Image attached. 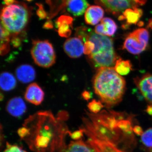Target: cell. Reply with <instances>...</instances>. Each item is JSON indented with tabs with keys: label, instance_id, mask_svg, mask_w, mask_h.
Instances as JSON below:
<instances>
[{
	"label": "cell",
	"instance_id": "obj_1",
	"mask_svg": "<svg viewBox=\"0 0 152 152\" xmlns=\"http://www.w3.org/2000/svg\"><path fill=\"white\" fill-rule=\"evenodd\" d=\"M61 118L50 111L38 112L25 121L27 130L23 140L34 152H61L66 148V136L69 134Z\"/></svg>",
	"mask_w": 152,
	"mask_h": 152
},
{
	"label": "cell",
	"instance_id": "obj_2",
	"mask_svg": "<svg viewBox=\"0 0 152 152\" xmlns=\"http://www.w3.org/2000/svg\"><path fill=\"white\" fill-rule=\"evenodd\" d=\"M81 129L99 152H127L121 148V140L129 134L117 125L91 118L83 120Z\"/></svg>",
	"mask_w": 152,
	"mask_h": 152
},
{
	"label": "cell",
	"instance_id": "obj_3",
	"mask_svg": "<svg viewBox=\"0 0 152 152\" xmlns=\"http://www.w3.org/2000/svg\"><path fill=\"white\" fill-rule=\"evenodd\" d=\"M93 87L102 102L111 107L121 101L126 89V81L113 68H102L98 69L95 75Z\"/></svg>",
	"mask_w": 152,
	"mask_h": 152
},
{
	"label": "cell",
	"instance_id": "obj_4",
	"mask_svg": "<svg viewBox=\"0 0 152 152\" xmlns=\"http://www.w3.org/2000/svg\"><path fill=\"white\" fill-rule=\"evenodd\" d=\"M88 40L95 45L94 50L88 57L95 68L99 69L112 67L117 58L113 39L107 36L98 34L89 30L87 37V40Z\"/></svg>",
	"mask_w": 152,
	"mask_h": 152
},
{
	"label": "cell",
	"instance_id": "obj_5",
	"mask_svg": "<svg viewBox=\"0 0 152 152\" xmlns=\"http://www.w3.org/2000/svg\"><path fill=\"white\" fill-rule=\"evenodd\" d=\"M29 18V11L27 6L16 1L13 4L3 7L1 12V25L11 35L16 37L24 30Z\"/></svg>",
	"mask_w": 152,
	"mask_h": 152
},
{
	"label": "cell",
	"instance_id": "obj_6",
	"mask_svg": "<svg viewBox=\"0 0 152 152\" xmlns=\"http://www.w3.org/2000/svg\"><path fill=\"white\" fill-rule=\"evenodd\" d=\"M31 54L36 64L42 67H50L56 62L53 47L48 40L33 41Z\"/></svg>",
	"mask_w": 152,
	"mask_h": 152
},
{
	"label": "cell",
	"instance_id": "obj_7",
	"mask_svg": "<svg viewBox=\"0 0 152 152\" xmlns=\"http://www.w3.org/2000/svg\"><path fill=\"white\" fill-rule=\"evenodd\" d=\"M149 39V34L146 29H137L130 33L125 39L123 48L133 54H139L145 50Z\"/></svg>",
	"mask_w": 152,
	"mask_h": 152
},
{
	"label": "cell",
	"instance_id": "obj_8",
	"mask_svg": "<svg viewBox=\"0 0 152 152\" xmlns=\"http://www.w3.org/2000/svg\"><path fill=\"white\" fill-rule=\"evenodd\" d=\"M146 1L147 0H96V2L104 7L108 13L115 15L127 9L143 6Z\"/></svg>",
	"mask_w": 152,
	"mask_h": 152
},
{
	"label": "cell",
	"instance_id": "obj_9",
	"mask_svg": "<svg viewBox=\"0 0 152 152\" xmlns=\"http://www.w3.org/2000/svg\"><path fill=\"white\" fill-rule=\"evenodd\" d=\"M81 39L77 37L69 38L64 45V51L69 57L76 58L84 53V45Z\"/></svg>",
	"mask_w": 152,
	"mask_h": 152
},
{
	"label": "cell",
	"instance_id": "obj_10",
	"mask_svg": "<svg viewBox=\"0 0 152 152\" xmlns=\"http://www.w3.org/2000/svg\"><path fill=\"white\" fill-rule=\"evenodd\" d=\"M135 82L144 97L152 104V75H145L136 79Z\"/></svg>",
	"mask_w": 152,
	"mask_h": 152
},
{
	"label": "cell",
	"instance_id": "obj_11",
	"mask_svg": "<svg viewBox=\"0 0 152 152\" xmlns=\"http://www.w3.org/2000/svg\"><path fill=\"white\" fill-rule=\"evenodd\" d=\"M44 96L43 91L36 83H33L28 86L25 94L26 100L36 105H39L42 102Z\"/></svg>",
	"mask_w": 152,
	"mask_h": 152
},
{
	"label": "cell",
	"instance_id": "obj_12",
	"mask_svg": "<svg viewBox=\"0 0 152 152\" xmlns=\"http://www.w3.org/2000/svg\"><path fill=\"white\" fill-rule=\"evenodd\" d=\"M142 15L143 11L142 9L138 8L128 9L120 15L118 20L124 22L125 24L123 27L126 28L131 25L137 23Z\"/></svg>",
	"mask_w": 152,
	"mask_h": 152
},
{
	"label": "cell",
	"instance_id": "obj_13",
	"mask_svg": "<svg viewBox=\"0 0 152 152\" xmlns=\"http://www.w3.org/2000/svg\"><path fill=\"white\" fill-rule=\"evenodd\" d=\"M104 14V9L100 6H90L85 12V21L87 24L95 26L102 20Z\"/></svg>",
	"mask_w": 152,
	"mask_h": 152
},
{
	"label": "cell",
	"instance_id": "obj_14",
	"mask_svg": "<svg viewBox=\"0 0 152 152\" xmlns=\"http://www.w3.org/2000/svg\"><path fill=\"white\" fill-rule=\"evenodd\" d=\"M6 108L10 115L14 117H19L25 113L27 108L23 100L21 97H16L9 101Z\"/></svg>",
	"mask_w": 152,
	"mask_h": 152
},
{
	"label": "cell",
	"instance_id": "obj_15",
	"mask_svg": "<svg viewBox=\"0 0 152 152\" xmlns=\"http://www.w3.org/2000/svg\"><path fill=\"white\" fill-rule=\"evenodd\" d=\"M64 152H99L96 147L88 140L74 141L67 146Z\"/></svg>",
	"mask_w": 152,
	"mask_h": 152
},
{
	"label": "cell",
	"instance_id": "obj_16",
	"mask_svg": "<svg viewBox=\"0 0 152 152\" xmlns=\"http://www.w3.org/2000/svg\"><path fill=\"white\" fill-rule=\"evenodd\" d=\"M67 10L75 17L81 16L89 7L87 0H67Z\"/></svg>",
	"mask_w": 152,
	"mask_h": 152
},
{
	"label": "cell",
	"instance_id": "obj_17",
	"mask_svg": "<svg viewBox=\"0 0 152 152\" xmlns=\"http://www.w3.org/2000/svg\"><path fill=\"white\" fill-rule=\"evenodd\" d=\"M73 19L71 17L62 15L60 17L56 22V26L58 28V32L61 37H68L71 35Z\"/></svg>",
	"mask_w": 152,
	"mask_h": 152
},
{
	"label": "cell",
	"instance_id": "obj_18",
	"mask_svg": "<svg viewBox=\"0 0 152 152\" xmlns=\"http://www.w3.org/2000/svg\"><path fill=\"white\" fill-rule=\"evenodd\" d=\"M16 75L19 80L23 83L33 81L36 77L34 69L28 64L22 65L17 68Z\"/></svg>",
	"mask_w": 152,
	"mask_h": 152
},
{
	"label": "cell",
	"instance_id": "obj_19",
	"mask_svg": "<svg viewBox=\"0 0 152 152\" xmlns=\"http://www.w3.org/2000/svg\"><path fill=\"white\" fill-rule=\"evenodd\" d=\"M0 85L3 91H8L14 89L16 86V80L12 74L4 72L1 75Z\"/></svg>",
	"mask_w": 152,
	"mask_h": 152
},
{
	"label": "cell",
	"instance_id": "obj_20",
	"mask_svg": "<svg viewBox=\"0 0 152 152\" xmlns=\"http://www.w3.org/2000/svg\"><path fill=\"white\" fill-rule=\"evenodd\" d=\"M10 34L1 25V54L4 56L10 50Z\"/></svg>",
	"mask_w": 152,
	"mask_h": 152
},
{
	"label": "cell",
	"instance_id": "obj_21",
	"mask_svg": "<svg viewBox=\"0 0 152 152\" xmlns=\"http://www.w3.org/2000/svg\"><path fill=\"white\" fill-rule=\"evenodd\" d=\"M115 69L119 75H126L132 70V64L129 61H125L120 58L116 62Z\"/></svg>",
	"mask_w": 152,
	"mask_h": 152
},
{
	"label": "cell",
	"instance_id": "obj_22",
	"mask_svg": "<svg viewBox=\"0 0 152 152\" xmlns=\"http://www.w3.org/2000/svg\"><path fill=\"white\" fill-rule=\"evenodd\" d=\"M101 23L104 25V35L112 37L115 34L118 29V26L113 19L104 18Z\"/></svg>",
	"mask_w": 152,
	"mask_h": 152
},
{
	"label": "cell",
	"instance_id": "obj_23",
	"mask_svg": "<svg viewBox=\"0 0 152 152\" xmlns=\"http://www.w3.org/2000/svg\"><path fill=\"white\" fill-rule=\"evenodd\" d=\"M142 143L148 148L152 147V128L148 129L141 135Z\"/></svg>",
	"mask_w": 152,
	"mask_h": 152
},
{
	"label": "cell",
	"instance_id": "obj_24",
	"mask_svg": "<svg viewBox=\"0 0 152 152\" xmlns=\"http://www.w3.org/2000/svg\"><path fill=\"white\" fill-rule=\"evenodd\" d=\"M88 107L92 113L97 114L103 107L104 106L102 104V102L94 99L88 104Z\"/></svg>",
	"mask_w": 152,
	"mask_h": 152
},
{
	"label": "cell",
	"instance_id": "obj_25",
	"mask_svg": "<svg viewBox=\"0 0 152 152\" xmlns=\"http://www.w3.org/2000/svg\"><path fill=\"white\" fill-rule=\"evenodd\" d=\"M94 49L95 45L92 42L88 40L85 42L84 45V53L85 54L89 56L94 51Z\"/></svg>",
	"mask_w": 152,
	"mask_h": 152
},
{
	"label": "cell",
	"instance_id": "obj_26",
	"mask_svg": "<svg viewBox=\"0 0 152 152\" xmlns=\"http://www.w3.org/2000/svg\"><path fill=\"white\" fill-rule=\"evenodd\" d=\"M4 152H27L20 147L16 145H12L7 142L6 148Z\"/></svg>",
	"mask_w": 152,
	"mask_h": 152
},
{
	"label": "cell",
	"instance_id": "obj_27",
	"mask_svg": "<svg viewBox=\"0 0 152 152\" xmlns=\"http://www.w3.org/2000/svg\"><path fill=\"white\" fill-rule=\"evenodd\" d=\"M83 131L82 129H80L79 130L75 131L73 132H69V135L70 136L71 138L74 140V141H78L82 140V138L84 135Z\"/></svg>",
	"mask_w": 152,
	"mask_h": 152
},
{
	"label": "cell",
	"instance_id": "obj_28",
	"mask_svg": "<svg viewBox=\"0 0 152 152\" xmlns=\"http://www.w3.org/2000/svg\"><path fill=\"white\" fill-rule=\"evenodd\" d=\"M37 5L39 7V9L37 10V14L39 18L40 19H45L47 18V13L44 10L43 6L42 4H37Z\"/></svg>",
	"mask_w": 152,
	"mask_h": 152
},
{
	"label": "cell",
	"instance_id": "obj_29",
	"mask_svg": "<svg viewBox=\"0 0 152 152\" xmlns=\"http://www.w3.org/2000/svg\"><path fill=\"white\" fill-rule=\"evenodd\" d=\"M12 42L13 45L15 47H18L20 46L21 44V40L20 38L16 37H13L12 39Z\"/></svg>",
	"mask_w": 152,
	"mask_h": 152
},
{
	"label": "cell",
	"instance_id": "obj_30",
	"mask_svg": "<svg viewBox=\"0 0 152 152\" xmlns=\"http://www.w3.org/2000/svg\"><path fill=\"white\" fill-rule=\"evenodd\" d=\"M133 132L138 135H142L143 133L142 128L139 126H136L134 127L133 128Z\"/></svg>",
	"mask_w": 152,
	"mask_h": 152
},
{
	"label": "cell",
	"instance_id": "obj_31",
	"mask_svg": "<svg viewBox=\"0 0 152 152\" xmlns=\"http://www.w3.org/2000/svg\"><path fill=\"white\" fill-rule=\"evenodd\" d=\"M82 96L86 100H88L91 98V93L88 91H85L82 94Z\"/></svg>",
	"mask_w": 152,
	"mask_h": 152
},
{
	"label": "cell",
	"instance_id": "obj_32",
	"mask_svg": "<svg viewBox=\"0 0 152 152\" xmlns=\"http://www.w3.org/2000/svg\"><path fill=\"white\" fill-rule=\"evenodd\" d=\"M44 28L45 29H50L53 28V23L51 21H47L44 25Z\"/></svg>",
	"mask_w": 152,
	"mask_h": 152
},
{
	"label": "cell",
	"instance_id": "obj_33",
	"mask_svg": "<svg viewBox=\"0 0 152 152\" xmlns=\"http://www.w3.org/2000/svg\"><path fill=\"white\" fill-rule=\"evenodd\" d=\"M15 0H4V3L6 6H10L16 3Z\"/></svg>",
	"mask_w": 152,
	"mask_h": 152
},
{
	"label": "cell",
	"instance_id": "obj_34",
	"mask_svg": "<svg viewBox=\"0 0 152 152\" xmlns=\"http://www.w3.org/2000/svg\"><path fill=\"white\" fill-rule=\"evenodd\" d=\"M146 111L150 115H152V104L148 106Z\"/></svg>",
	"mask_w": 152,
	"mask_h": 152
},
{
	"label": "cell",
	"instance_id": "obj_35",
	"mask_svg": "<svg viewBox=\"0 0 152 152\" xmlns=\"http://www.w3.org/2000/svg\"><path fill=\"white\" fill-rule=\"evenodd\" d=\"M148 27L152 29V18L149 21L148 24Z\"/></svg>",
	"mask_w": 152,
	"mask_h": 152
},
{
	"label": "cell",
	"instance_id": "obj_36",
	"mask_svg": "<svg viewBox=\"0 0 152 152\" xmlns=\"http://www.w3.org/2000/svg\"><path fill=\"white\" fill-rule=\"evenodd\" d=\"M25 1H26L28 2H31L32 1H33V0H25Z\"/></svg>",
	"mask_w": 152,
	"mask_h": 152
},
{
	"label": "cell",
	"instance_id": "obj_37",
	"mask_svg": "<svg viewBox=\"0 0 152 152\" xmlns=\"http://www.w3.org/2000/svg\"><path fill=\"white\" fill-rule=\"evenodd\" d=\"M122 115V116H123V115ZM127 120H128V119H127ZM131 124H132V123H131Z\"/></svg>",
	"mask_w": 152,
	"mask_h": 152
},
{
	"label": "cell",
	"instance_id": "obj_38",
	"mask_svg": "<svg viewBox=\"0 0 152 152\" xmlns=\"http://www.w3.org/2000/svg\"><path fill=\"white\" fill-rule=\"evenodd\" d=\"M151 152H152V150H151Z\"/></svg>",
	"mask_w": 152,
	"mask_h": 152
},
{
	"label": "cell",
	"instance_id": "obj_39",
	"mask_svg": "<svg viewBox=\"0 0 152 152\" xmlns=\"http://www.w3.org/2000/svg\"></svg>",
	"mask_w": 152,
	"mask_h": 152
}]
</instances>
